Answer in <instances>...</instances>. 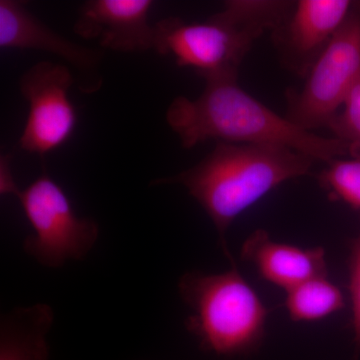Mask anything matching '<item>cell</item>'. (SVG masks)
Wrapping results in <instances>:
<instances>
[{
	"mask_svg": "<svg viewBox=\"0 0 360 360\" xmlns=\"http://www.w3.org/2000/svg\"><path fill=\"white\" fill-rule=\"evenodd\" d=\"M340 288L328 276L315 277L286 291L285 307L293 321H316L345 307Z\"/></svg>",
	"mask_w": 360,
	"mask_h": 360,
	"instance_id": "4fadbf2b",
	"label": "cell"
},
{
	"mask_svg": "<svg viewBox=\"0 0 360 360\" xmlns=\"http://www.w3.org/2000/svg\"><path fill=\"white\" fill-rule=\"evenodd\" d=\"M354 1L298 0L276 30L272 41L286 70L305 77L341 25Z\"/></svg>",
	"mask_w": 360,
	"mask_h": 360,
	"instance_id": "9c48e42d",
	"label": "cell"
},
{
	"mask_svg": "<svg viewBox=\"0 0 360 360\" xmlns=\"http://www.w3.org/2000/svg\"><path fill=\"white\" fill-rule=\"evenodd\" d=\"M314 162L285 146L217 142L198 165L153 180L151 186L179 184L186 188L210 217L222 250L232 262L225 236L234 220L281 184L309 174Z\"/></svg>",
	"mask_w": 360,
	"mask_h": 360,
	"instance_id": "7a4b0ae2",
	"label": "cell"
},
{
	"mask_svg": "<svg viewBox=\"0 0 360 360\" xmlns=\"http://www.w3.org/2000/svg\"><path fill=\"white\" fill-rule=\"evenodd\" d=\"M179 290L191 309L186 328L203 349L219 355H238L260 347L269 312L236 262L222 274L186 272L180 277Z\"/></svg>",
	"mask_w": 360,
	"mask_h": 360,
	"instance_id": "277c9868",
	"label": "cell"
},
{
	"mask_svg": "<svg viewBox=\"0 0 360 360\" xmlns=\"http://www.w3.org/2000/svg\"><path fill=\"white\" fill-rule=\"evenodd\" d=\"M360 78V1L304 77L302 89L288 92L286 117L311 131L328 127Z\"/></svg>",
	"mask_w": 360,
	"mask_h": 360,
	"instance_id": "8992f818",
	"label": "cell"
},
{
	"mask_svg": "<svg viewBox=\"0 0 360 360\" xmlns=\"http://www.w3.org/2000/svg\"><path fill=\"white\" fill-rule=\"evenodd\" d=\"M0 47L58 56L77 72V84L82 94H96L103 87V51L75 44L58 34L33 15L25 2L0 1Z\"/></svg>",
	"mask_w": 360,
	"mask_h": 360,
	"instance_id": "ba28073f",
	"label": "cell"
},
{
	"mask_svg": "<svg viewBox=\"0 0 360 360\" xmlns=\"http://www.w3.org/2000/svg\"><path fill=\"white\" fill-rule=\"evenodd\" d=\"M153 6V0H89L78 11L73 32L112 51H155L156 26L148 20Z\"/></svg>",
	"mask_w": 360,
	"mask_h": 360,
	"instance_id": "30bf717a",
	"label": "cell"
},
{
	"mask_svg": "<svg viewBox=\"0 0 360 360\" xmlns=\"http://www.w3.org/2000/svg\"><path fill=\"white\" fill-rule=\"evenodd\" d=\"M18 187L14 179L13 168H11V158L9 155H2L0 160V193L1 195L13 194L15 195Z\"/></svg>",
	"mask_w": 360,
	"mask_h": 360,
	"instance_id": "e0dca14e",
	"label": "cell"
},
{
	"mask_svg": "<svg viewBox=\"0 0 360 360\" xmlns=\"http://www.w3.org/2000/svg\"><path fill=\"white\" fill-rule=\"evenodd\" d=\"M75 82L70 68L52 61H40L21 75L18 87L28 103L18 142L22 150L44 156L70 141L77 125V108L70 97Z\"/></svg>",
	"mask_w": 360,
	"mask_h": 360,
	"instance_id": "52a82bcc",
	"label": "cell"
},
{
	"mask_svg": "<svg viewBox=\"0 0 360 360\" xmlns=\"http://www.w3.org/2000/svg\"><path fill=\"white\" fill-rule=\"evenodd\" d=\"M14 196L33 229L23 241V250L42 266L58 269L79 262L96 245L98 224L78 217L70 196L46 170Z\"/></svg>",
	"mask_w": 360,
	"mask_h": 360,
	"instance_id": "5b68a950",
	"label": "cell"
},
{
	"mask_svg": "<svg viewBox=\"0 0 360 360\" xmlns=\"http://www.w3.org/2000/svg\"><path fill=\"white\" fill-rule=\"evenodd\" d=\"M240 255L257 267L262 278L285 291L309 279L328 276L326 250L321 246L302 248L277 243L264 229L248 236Z\"/></svg>",
	"mask_w": 360,
	"mask_h": 360,
	"instance_id": "8fae6325",
	"label": "cell"
},
{
	"mask_svg": "<svg viewBox=\"0 0 360 360\" xmlns=\"http://www.w3.org/2000/svg\"><path fill=\"white\" fill-rule=\"evenodd\" d=\"M293 4L229 0L221 11L203 21L165 18L155 25V51L174 56L177 65L193 68L205 80L238 77L239 68L255 42L276 30Z\"/></svg>",
	"mask_w": 360,
	"mask_h": 360,
	"instance_id": "3957f363",
	"label": "cell"
},
{
	"mask_svg": "<svg viewBox=\"0 0 360 360\" xmlns=\"http://www.w3.org/2000/svg\"><path fill=\"white\" fill-rule=\"evenodd\" d=\"M349 291L354 312V341L360 349V232L352 243L350 255Z\"/></svg>",
	"mask_w": 360,
	"mask_h": 360,
	"instance_id": "2e32d148",
	"label": "cell"
},
{
	"mask_svg": "<svg viewBox=\"0 0 360 360\" xmlns=\"http://www.w3.org/2000/svg\"><path fill=\"white\" fill-rule=\"evenodd\" d=\"M328 127L347 146L350 158H360V78Z\"/></svg>",
	"mask_w": 360,
	"mask_h": 360,
	"instance_id": "9a60e30c",
	"label": "cell"
},
{
	"mask_svg": "<svg viewBox=\"0 0 360 360\" xmlns=\"http://www.w3.org/2000/svg\"><path fill=\"white\" fill-rule=\"evenodd\" d=\"M238 77L205 80L195 99L179 96L165 118L186 149L207 141L236 144H274L300 151L328 163L349 155L345 143L296 127L277 115L238 84Z\"/></svg>",
	"mask_w": 360,
	"mask_h": 360,
	"instance_id": "6da1fadb",
	"label": "cell"
},
{
	"mask_svg": "<svg viewBox=\"0 0 360 360\" xmlns=\"http://www.w3.org/2000/svg\"><path fill=\"white\" fill-rule=\"evenodd\" d=\"M53 321V309L45 303L4 314L0 322V360H49L47 335Z\"/></svg>",
	"mask_w": 360,
	"mask_h": 360,
	"instance_id": "7c38bea8",
	"label": "cell"
},
{
	"mask_svg": "<svg viewBox=\"0 0 360 360\" xmlns=\"http://www.w3.org/2000/svg\"><path fill=\"white\" fill-rule=\"evenodd\" d=\"M319 184L335 200L360 212V158H335L319 175Z\"/></svg>",
	"mask_w": 360,
	"mask_h": 360,
	"instance_id": "5bb4252c",
	"label": "cell"
}]
</instances>
